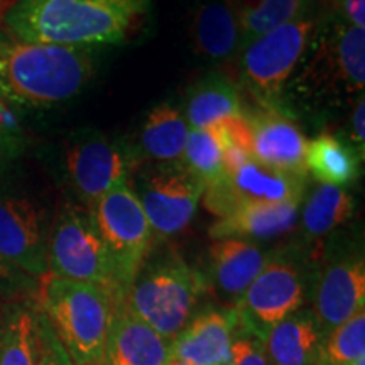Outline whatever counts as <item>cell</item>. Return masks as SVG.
Segmentation results:
<instances>
[{"label":"cell","mask_w":365,"mask_h":365,"mask_svg":"<svg viewBox=\"0 0 365 365\" xmlns=\"http://www.w3.org/2000/svg\"><path fill=\"white\" fill-rule=\"evenodd\" d=\"M269 254L252 240L213 239L210 245V276L222 294L237 301L257 274Z\"/></svg>","instance_id":"20"},{"label":"cell","mask_w":365,"mask_h":365,"mask_svg":"<svg viewBox=\"0 0 365 365\" xmlns=\"http://www.w3.org/2000/svg\"><path fill=\"white\" fill-rule=\"evenodd\" d=\"M188 134L190 125L182 108L173 102H163L145 115L135 150L139 158L144 156L153 163L181 161Z\"/></svg>","instance_id":"23"},{"label":"cell","mask_w":365,"mask_h":365,"mask_svg":"<svg viewBox=\"0 0 365 365\" xmlns=\"http://www.w3.org/2000/svg\"><path fill=\"white\" fill-rule=\"evenodd\" d=\"M17 134L16 120L4 103V97L0 95V150H4L7 144H11Z\"/></svg>","instance_id":"34"},{"label":"cell","mask_w":365,"mask_h":365,"mask_svg":"<svg viewBox=\"0 0 365 365\" xmlns=\"http://www.w3.org/2000/svg\"><path fill=\"white\" fill-rule=\"evenodd\" d=\"M317 29V19L307 16L276 27L242 48L240 81L259 107L282 110L286 85L298 70Z\"/></svg>","instance_id":"7"},{"label":"cell","mask_w":365,"mask_h":365,"mask_svg":"<svg viewBox=\"0 0 365 365\" xmlns=\"http://www.w3.org/2000/svg\"><path fill=\"white\" fill-rule=\"evenodd\" d=\"M365 85V29L330 21L319 27L282 93L281 108L291 103L309 112L357 102Z\"/></svg>","instance_id":"2"},{"label":"cell","mask_w":365,"mask_h":365,"mask_svg":"<svg viewBox=\"0 0 365 365\" xmlns=\"http://www.w3.org/2000/svg\"><path fill=\"white\" fill-rule=\"evenodd\" d=\"M313 308L323 335L365 309V261L359 249L327 255L309 281Z\"/></svg>","instance_id":"13"},{"label":"cell","mask_w":365,"mask_h":365,"mask_svg":"<svg viewBox=\"0 0 365 365\" xmlns=\"http://www.w3.org/2000/svg\"><path fill=\"white\" fill-rule=\"evenodd\" d=\"M41 279L29 276L19 267L0 257V296H36Z\"/></svg>","instance_id":"32"},{"label":"cell","mask_w":365,"mask_h":365,"mask_svg":"<svg viewBox=\"0 0 365 365\" xmlns=\"http://www.w3.org/2000/svg\"><path fill=\"white\" fill-rule=\"evenodd\" d=\"M314 0H235L242 48L287 22L309 16Z\"/></svg>","instance_id":"26"},{"label":"cell","mask_w":365,"mask_h":365,"mask_svg":"<svg viewBox=\"0 0 365 365\" xmlns=\"http://www.w3.org/2000/svg\"><path fill=\"white\" fill-rule=\"evenodd\" d=\"M355 213V198L345 186L318 185L304 200L301 223L308 240L325 239Z\"/></svg>","instance_id":"25"},{"label":"cell","mask_w":365,"mask_h":365,"mask_svg":"<svg viewBox=\"0 0 365 365\" xmlns=\"http://www.w3.org/2000/svg\"><path fill=\"white\" fill-rule=\"evenodd\" d=\"M36 365H75L39 309H36Z\"/></svg>","instance_id":"30"},{"label":"cell","mask_w":365,"mask_h":365,"mask_svg":"<svg viewBox=\"0 0 365 365\" xmlns=\"http://www.w3.org/2000/svg\"><path fill=\"white\" fill-rule=\"evenodd\" d=\"M168 365H191V364H186V362H182V360H176V359H173L170 364Z\"/></svg>","instance_id":"36"},{"label":"cell","mask_w":365,"mask_h":365,"mask_svg":"<svg viewBox=\"0 0 365 365\" xmlns=\"http://www.w3.org/2000/svg\"><path fill=\"white\" fill-rule=\"evenodd\" d=\"M364 159L359 156L349 143L340 137L323 132L308 140L304 166L319 185L349 186L360 176V164Z\"/></svg>","instance_id":"24"},{"label":"cell","mask_w":365,"mask_h":365,"mask_svg":"<svg viewBox=\"0 0 365 365\" xmlns=\"http://www.w3.org/2000/svg\"><path fill=\"white\" fill-rule=\"evenodd\" d=\"M232 191L239 203H301L307 190V175L266 166L250 158L228 173Z\"/></svg>","instance_id":"21"},{"label":"cell","mask_w":365,"mask_h":365,"mask_svg":"<svg viewBox=\"0 0 365 365\" xmlns=\"http://www.w3.org/2000/svg\"><path fill=\"white\" fill-rule=\"evenodd\" d=\"M239 330L235 308L196 313L173 340V359L191 365H223Z\"/></svg>","instance_id":"16"},{"label":"cell","mask_w":365,"mask_h":365,"mask_svg":"<svg viewBox=\"0 0 365 365\" xmlns=\"http://www.w3.org/2000/svg\"><path fill=\"white\" fill-rule=\"evenodd\" d=\"M173 360V341L135 317L125 299L115 301L103 365H168Z\"/></svg>","instance_id":"15"},{"label":"cell","mask_w":365,"mask_h":365,"mask_svg":"<svg viewBox=\"0 0 365 365\" xmlns=\"http://www.w3.org/2000/svg\"><path fill=\"white\" fill-rule=\"evenodd\" d=\"M205 282L202 272L168 250L144 259L124 299L135 317L173 341L196 314Z\"/></svg>","instance_id":"5"},{"label":"cell","mask_w":365,"mask_h":365,"mask_svg":"<svg viewBox=\"0 0 365 365\" xmlns=\"http://www.w3.org/2000/svg\"><path fill=\"white\" fill-rule=\"evenodd\" d=\"M90 213L110 255L115 284L125 296L154 240L148 217L129 182L102 196Z\"/></svg>","instance_id":"10"},{"label":"cell","mask_w":365,"mask_h":365,"mask_svg":"<svg viewBox=\"0 0 365 365\" xmlns=\"http://www.w3.org/2000/svg\"><path fill=\"white\" fill-rule=\"evenodd\" d=\"M312 274L296 247L269 254V259L244 294L235 301L239 327L264 339L274 325L303 308Z\"/></svg>","instance_id":"6"},{"label":"cell","mask_w":365,"mask_h":365,"mask_svg":"<svg viewBox=\"0 0 365 365\" xmlns=\"http://www.w3.org/2000/svg\"><path fill=\"white\" fill-rule=\"evenodd\" d=\"M0 365H36V312L17 309L0 330Z\"/></svg>","instance_id":"29"},{"label":"cell","mask_w":365,"mask_h":365,"mask_svg":"<svg viewBox=\"0 0 365 365\" xmlns=\"http://www.w3.org/2000/svg\"><path fill=\"white\" fill-rule=\"evenodd\" d=\"M298 203H239L210 227L212 239L262 240L286 234L298 220Z\"/></svg>","instance_id":"18"},{"label":"cell","mask_w":365,"mask_h":365,"mask_svg":"<svg viewBox=\"0 0 365 365\" xmlns=\"http://www.w3.org/2000/svg\"><path fill=\"white\" fill-rule=\"evenodd\" d=\"M350 145L357 150V154L364 159L365 156V100L360 97L354 103L352 115H350Z\"/></svg>","instance_id":"33"},{"label":"cell","mask_w":365,"mask_h":365,"mask_svg":"<svg viewBox=\"0 0 365 365\" xmlns=\"http://www.w3.org/2000/svg\"><path fill=\"white\" fill-rule=\"evenodd\" d=\"M195 53L205 61L227 65L242 51V31L235 0H207L190 22Z\"/></svg>","instance_id":"17"},{"label":"cell","mask_w":365,"mask_h":365,"mask_svg":"<svg viewBox=\"0 0 365 365\" xmlns=\"http://www.w3.org/2000/svg\"><path fill=\"white\" fill-rule=\"evenodd\" d=\"M185 113L190 129L208 127L244 115L239 90L223 73H208L186 90Z\"/></svg>","instance_id":"22"},{"label":"cell","mask_w":365,"mask_h":365,"mask_svg":"<svg viewBox=\"0 0 365 365\" xmlns=\"http://www.w3.org/2000/svg\"><path fill=\"white\" fill-rule=\"evenodd\" d=\"M135 145L97 130L71 137L63 153V175L78 205L90 212L102 196L129 182L139 166Z\"/></svg>","instance_id":"8"},{"label":"cell","mask_w":365,"mask_h":365,"mask_svg":"<svg viewBox=\"0 0 365 365\" xmlns=\"http://www.w3.org/2000/svg\"><path fill=\"white\" fill-rule=\"evenodd\" d=\"M150 0H9L0 22L24 43L124 44L144 29Z\"/></svg>","instance_id":"1"},{"label":"cell","mask_w":365,"mask_h":365,"mask_svg":"<svg viewBox=\"0 0 365 365\" xmlns=\"http://www.w3.org/2000/svg\"><path fill=\"white\" fill-rule=\"evenodd\" d=\"M48 213L41 205L12 186L0 185V257L36 279L48 269Z\"/></svg>","instance_id":"12"},{"label":"cell","mask_w":365,"mask_h":365,"mask_svg":"<svg viewBox=\"0 0 365 365\" xmlns=\"http://www.w3.org/2000/svg\"><path fill=\"white\" fill-rule=\"evenodd\" d=\"M38 309L51 325L75 365H103L105 344L115 301L125 296L107 287L46 274L39 282Z\"/></svg>","instance_id":"4"},{"label":"cell","mask_w":365,"mask_h":365,"mask_svg":"<svg viewBox=\"0 0 365 365\" xmlns=\"http://www.w3.org/2000/svg\"><path fill=\"white\" fill-rule=\"evenodd\" d=\"M182 163L200 178L203 186L223 180V145L217 134L210 129H190Z\"/></svg>","instance_id":"28"},{"label":"cell","mask_w":365,"mask_h":365,"mask_svg":"<svg viewBox=\"0 0 365 365\" xmlns=\"http://www.w3.org/2000/svg\"><path fill=\"white\" fill-rule=\"evenodd\" d=\"M134 173L130 188L148 217L153 239H168L190 225L205 186L185 163H149Z\"/></svg>","instance_id":"11"},{"label":"cell","mask_w":365,"mask_h":365,"mask_svg":"<svg viewBox=\"0 0 365 365\" xmlns=\"http://www.w3.org/2000/svg\"><path fill=\"white\" fill-rule=\"evenodd\" d=\"M48 274L90 282L124 296L115 284L110 255L100 239L93 218L81 205H66L49 230Z\"/></svg>","instance_id":"9"},{"label":"cell","mask_w":365,"mask_h":365,"mask_svg":"<svg viewBox=\"0 0 365 365\" xmlns=\"http://www.w3.org/2000/svg\"><path fill=\"white\" fill-rule=\"evenodd\" d=\"M223 365H269L262 340L250 335L239 327L228 350V357Z\"/></svg>","instance_id":"31"},{"label":"cell","mask_w":365,"mask_h":365,"mask_svg":"<svg viewBox=\"0 0 365 365\" xmlns=\"http://www.w3.org/2000/svg\"><path fill=\"white\" fill-rule=\"evenodd\" d=\"M344 12L349 24L365 29V0H344Z\"/></svg>","instance_id":"35"},{"label":"cell","mask_w":365,"mask_h":365,"mask_svg":"<svg viewBox=\"0 0 365 365\" xmlns=\"http://www.w3.org/2000/svg\"><path fill=\"white\" fill-rule=\"evenodd\" d=\"M365 357V309L323 335L318 365H349Z\"/></svg>","instance_id":"27"},{"label":"cell","mask_w":365,"mask_h":365,"mask_svg":"<svg viewBox=\"0 0 365 365\" xmlns=\"http://www.w3.org/2000/svg\"><path fill=\"white\" fill-rule=\"evenodd\" d=\"M323 331L309 308L274 325L262 339L269 365H318Z\"/></svg>","instance_id":"19"},{"label":"cell","mask_w":365,"mask_h":365,"mask_svg":"<svg viewBox=\"0 0 365 365\" xmlns=\"http://www.w3.org/2000/svg\"><path fill=\"white\" fill-rule=\"evenodd\" d=\"M244 118L249 127L250 158L276 170L308 175L304 166L308 139L289 113L257 105L244 110Z\"/></svg>","instance_id":"14"},{"label":"cell","mask_w":365,"mask_h":365,"mask_svg":"<svg viewBox=\"0 0 365 365\" xmlns=\"http://www.w3.org/2000/svg\"><path fill=\"white\" fill-rule=\"evenodd\" d=\"M95 75L90 48L24 43L0 33V95L48 108L78 97Z\"/></svg>","instance_id":"3"}]
</instances>
